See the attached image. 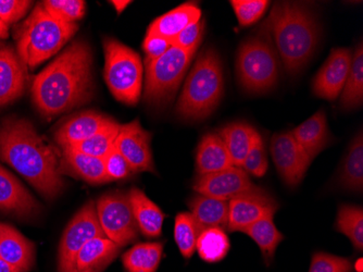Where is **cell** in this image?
Returning <instances> with one entry per match:
<instances>
[{"mask_svg":"<svg viewBox=\"0 0 363 272\" xmlns=\"http://www.w3.org/2000/svg\"><path fill=\"white\" fill-rule=\"evenodd\" d=\"M33 104L40 116L52 119L89 103L95 92L93 53L77 40L49 63L33 81Z\"/></svg>","mask_w":363,"mask_h":272,"instance_id":"6da1fadb","label":"cell"},{"mask_svg":"<svg viewBox=\"0 0 363 272\" xmlns=\"http://www.w3.org/2000/svg\"><path fill=\"white\" fill-rule=\"evenodd\" d=\"M0 161L47 200L56 198L65 187L61 154L26 119L10 116L0 120Z\"/></svg>","mask_w":363,"mask_h":272,"instance_id":"7a4b0ae2","label":"cell"},{"mask_svg":"<svg viewBox=\"0 0 363 272\" xmlns=\"http://www.w3.org/2000/svg\"><path fill=\"white\" fill-rule=\"evenodd\" d=\"M261 30L272 38L275 50L289 75L303 70L319 44V24L315 14L303 3H275Z\"/></svg>","mask_w":363,"mask_h":272,"instance_id":"3957f363","label":"cell"},{"mask_svg":"<svg viewBox=\"0 0 363 272\" xmlns=\"http://www.w3.org/2000/svg\"><path fill=\"white\" fill-rule=\"evenodd\" d=\"M223 93V67L219 54L214 48L203 49L187 75L177 112L186 120H203L216 110Z\"/></svg>","mask_w":363,"mask_h":272,"instance_id":"277c9868","label":"cell"},{"mask_svg":"<svg viewBox=\"0 0 363 272\" xmlns=\"http://www.w3.org/2000/svg\"><path fill=\"white\" fill-rule=\"evenodd\" d=\"M77 28V24L59 21L38 4L16 34V54L26 71L34 70L55 56L73 38Z\"/></svg>","mask_w":363,"mask_h":272,"instance_id":"5b68a950","label":"cell"},{"mask_svg":"<svg viewBox=\"0 0 363 272\" xmlns=\"http://www.w3.org/2000/svg\"><path fill=\"white\" fill-rule=\"evenodd\" d=\"M281 61L268 33L247 38L240 44L236 58V75L245 91L266 93L275 87Z\"/></svg>","mask_w":363,"mask_h":272,"instance_id":"8992f818","label":"cell"},{"mask_svg":"<svg viewBox=\"0 0 363 272\" xmlns=\"http://www.w3.org/2000/svg\"><path fill=\"white\" fill-rule=\"evenodd\" d=\"M104 77L116 99L128 106L138 103L143 87L142 59L133 49L116 38H104Z\"/></svg>","mask_w":363,"mask_h":272,"instance_id":"52a82bcc","label":"cell"},{"mask_svg":"<svg viewBox=\"0 0 363 272\" xmlns=\"http://www.w3.org/2000/svg\"><path fill=\"white\" fill-rule=\"evenodd\" d=\"M195 54L172 45L160 58L145 61V102L157 108L169 105L184 79Z\"/></svg>","mask_w":363,"mask_h":272,"instance_id":"ba28073f","label":"cell"},{"mask_svg":"<svg viewBox=\"0 0 363 272\" xmlns=\"http://www.w3.org/2000/svg\"><path fill=\"white\" fill-rule=\"evenodd\" d=\"M96 210L106 237L118 246L124 247L138 240L140 229L134 218L128 194L122 192L105 194L96 202Z\"/></svg>","mask_w":363,"mask_h":272,"instance_id":"9c48e42d","label":"cell"},{"mask_svg":"<svg viewBox=\"0 0 363 272\" xmlns=\"http://www.w3.org/2000/svg\"><path fill=\"white\" fill-rule=\"evenodd\" d=\"M106 237L98 220L96 204L91 200L71 219L61 237L58 254V272H74L77 254L89 241Z\"/></svg>","mask_w":363,"mask_h":272,"instance_id":"30bf717a","label":"cell"},{"mask_svg":"<svg viewBox=\"0 0 363 272\" xmlns=\"http://www.w3.org/2000/svg\"><path fill=\"white\" fill-rule=\"evenodd\" d=\"M279 207V202L268 191L256 186L228 200V230L242 232L260 219L274 216Z\"/></svg>","mask_w":363,"mask_h":272,"instance_id":"8fae6325","label":"cell"},{"mask_svg":"<svg viewBox=\"0 0 363 272\" xmlns=\"http://www.w3.org/2000/svg\"><path fill=\"white\" fill-rule=\"evenodd\" d=\"M271 156L277 173L289 187H297L303 181L312 161L291 132L277 133L271 138Z\"/></svg>","mask_w":363,"mask_h":272,"instance_id":"7c38bea8","label":"cell"},{"mask_svg":"<svg viewBox=\"0 0 363 272\" xmlns=\"http://www.w3.org/2000/svg\"><path fill=\"white\" fill-rule=\"evenodd\" d=\"M134 173H156L152 153V134L140 126V120L120 124L119 134L114 143Z\"/></svg>","mask_w":363,"mask_h":272,"instance_id":"4fadbf2b","label":"cell"},{"mask_svg":"<svg viewBox=\"0 0 363 272\" xmlns=\"http://www.w3.org/2000/svg\"><path fill=\"white\" fill-rule=\"evenodd\" d=\"M256 186L242 167L232 165L218 173L198 175L193 189L197 194L228 202L240 194L252 191Z\"/></svg>","mask_w":363,"mask_h":272,"instance_id":"5bb4252c","label":"cell"},{"mask_svg":"<svg viewBox=\"0 0 363 272\" xmlns=\"http://www.w3.org/2000/svg\"><path fill=\"white\" fill-rule=\"evenodd\" d=\"M352 58L350 48L332 49L331 54L312 82L313 94L328 102L337 99L347 80Z\"/></svg>","mask_w":363,"mask_h":272,"instance_id":"9a60e30c","label":"cell"},{"mask_svg":"<svg viewBox=\"0 0 363 272\" xmlns=\"http://www.w3.org/2000/svg\"><path fill=\"white\" fill-rule=\"evenodd\" d=\"M40 202L13 175L0 165V212L20 218H32L40 214Z\"/></svg>","mask_w":363,"mask_h":272,"instance_id":"2e32d148","label":"cell"},{"mask_svg":"<svg viewBox=\"0 0 363 272\" xmlns=\"http://www.w3.org/2000/svg\"><path fill=\"white\" fill-rule=\"evenodd\" d=\"M26 69L12 47H0V109L23 95Z\"/></svg>","mask_w":363,"mask_h":272,"instance_id":"e0dca14e","label":"cell"},{"mask_svg":"<svg viewBox=\"0 0 363 272\" xmlns=\"http://www.w3.org/2000/svg\"><path fill=\"white\" fill-rule=\"evenodd\" d=\"M111 120L98 112H81L68 119L55 131V141L61 149L69 148L91 138Z\"/></svg>","mask_w":363,"mask_h":272,"instance_id":"ac0fdd59","label":"cell"},{"mask_svg":"<svg viewBox=\"0 0 363 272\" xmlns=\"http://www.w3.org/2000/svg\"><path fill=\"white\" fill-rule=\"evenodd\" d=\"M0 259L20 272H28L35 261V245L13 227L0 224Z\"/></svg>","mask_w":363,"mask_h":272,"instance_id":"d6986e66","label":"cell"},{"mask_svg":"<svg viewBox=\"0 0 363 272\" xmlns=\"http://www.w3.org/2000/svg\"><path fill=\"white\" fill-rule=\"evenodd\" d=\"M61 173H71L74 177L91 184L110 182L104 159L84 154L72 148L62 149Z\"/></svg>","mask_w":363,"mask_h":272,"instance_id":"ffe728a7","label":"cell"},{"mask_svg":"<svg viewBox=\"0 0 363 272\" xmlns=\"http://www.w3.org/2000/svg\"><path fill=\"white\" fill-rule=\"evenodd\" d=\"M291 134L311 161L331 142V133L328 131L326 114L323 110L315 112L301 126L291 131Z\"/></svg>","mask_w":363,"mask_h":272,"instance_id":"44dd1931","label":"cell"},{"mask_svg":"<svg viewBox=\"0 0 363 272\" xmlns=\"http://www.w3.org/2000/svg\"><path fill=\"white\" fill-rule=\"evenodd\" d=\"M189 207L199 234L207 229H228V200L197 194L189 200Z\"/></svg>","mask_w":363,"mask_h":272,"instance_id":"7402d4cb","label":"cell"},{"mask_svg":"<svg viewBox=\"0 0 363 272\" xmlns=\"http://www.w3.org/2000/svg\"><path fill=\"white\" fill-rule=\"evenodd\" d=\"M201 20V10L195 4L187 3L159 16L148 26L147 36H156L172 40L182 31Z\"/></svg>","mask_w":363,"mask_h":272,"instance_id":"603a6c76","label":"cell"},{"mask_svg":"<svg viewBox=\"0 0 363 272\" xmlns=\"http://www.w3.org/2000/svg\"><path fill=\"white\" fill-rule=\"evenodd\" d=\"M120 249L107 237H95L77 254L74 272H101L119 255Z\"/></svg>","mask_w":363,"mask_h":272,"instance_id":"cb8c5ba5","label":"cell"},{"mask_svg":"<svg viewBox=\"0 0 363 272\" xmlns=\"http://www.w3.org/2000/svg\"><path fill=\"white\" fill-rule=\"evenodd\" d=\"M228 149L219 133H208L201 138L196 153V170L198 175L218 173L232 167Z\"/></svg>","mask_w":363,"mask_h":272,"instance_id":"d4e9b609","label":"cell"},{"mask_svg":"<svg viewBox=\"0 0 363 272\" xmlns=\"http://www.w3.org/2000/svg\"><path fill=\"white\" fill-rule=\"evenodd\" d=\"M128 198L140 232L146 237L160 236L164 220L162 210L138 187L128 192Z\"/></svg>","mask_w":363,"mask_h":272,"instance_id":"484cf974","label":"cell"},{"mask_svg":"<svg viewBox=\"0 0 363 272\" xmlns=\"http://www.w3.org/2000/svg\"><path fill=\"white\" fill-rule=\"evenodd\" d=\"M258 131L244 122H233L222 128L219 135L228 149L233 165L242 167Z\"/></svg>","mask_w":363,"mask_h":272,"instance_id":"4316f807","label":"cell"},{"mask_svg":"<svg viewBox=\"0 0 363 272\" xmlns=\"http://www.w3.org/2000/svg\"><path fill=\"white\" fill-rule=\"evenodd\" d=\"M162 254V243H140L124 254L122 261L128 272H156Z\"/></svg>","mask_w":363,"mask_h":272,"instance_id":"83f0119b","label":"cell"},{"mask_svg":"<svg viewBox=\"0 0 363 272\" xmlns=\"http://www.w3.org/2000/svg\"><path fill=\"white\" fill-rule=\"evenodd\" d=\"M273 217L274 216L264 217L242 231L248 236L252 237L258 245L262 253L263 259L268 266L274 259L275 251L279 243L284 240L282 233L275 227Z\"/></svg>","mask_w":363,"mask_h":272,"instance_id":"f1b7e54d","label":"cell"},{"mask_svg":"<svg viewBox=\"0 0 363 272\" xmlns=\"http://www.w3.org/2000/svg\"><path fill=\"white\" fill-rule=\"evenodd\" d=\"M340 184L346 190L361 193L363 189V135L352 140L342 163Z\"/></svg>","mask_w":363,"mask_h":272,"instance_id":"f546056e","label":"cell"},{"mask_svg":"<svg viewBox=\"0 0 363 272\" xmlns=\"http://www.w3.org/2000/svg\"><path fill=\"white\" fill-rule=\"evenodd\" d=\"M363 103V47L362 42L352 53L350 73L340 93V104L345 109H354Z\"/></svg>","mask_w":363,"mask_h":272,"instance_id":"4dcf8cb0","label":"cell"},{"mask_svg":"<svg viewBox=\"0 0 363 272\" xmlns=\"http://www.w3.org/2000/svg\"><path fill=\"white\" fill-rule=\"evenodd\" d=\"M230 247L228 234L221 229H207L203 231L196 243V251L201 259L211 263L225 259Z\"/></svg>","mask_w":363,"mask_h":272,"instance_id":"1f68e13d","label":"cell"},{"mask_svg":"<svg viewBox=\"0 0 363 272\" xmlns=\"http://www.w3.org/2000/svg\"><path fill=\"white\" fill-rule=\"evenodd\" d=\"M119 129L120 124L111 120V122L104 126L101 131H98L93 136L69 148L104 159L113 149L114 143L119 134Z\"/></svg>","mask_w":363,"mask_h":272,"instance_id":"d6a6232c","label":"cell"},{"mask_svg":"<svg viewBox=\"0 0 363 272\" xmlns=\"http://www.w3.org/2000/svg\"><path fill=\"white\" fill-rule=\"evenodd\" d=\"M336 230L350 239L357 251L363 249V210L361 206L342 205L336 218Z\"/></svg>","mask_w":363,"mask_h":272,"instance_id":"836d02e7","label":"cell"},{"mask_svg":"<svg viewBox=\"0 0 363 272\" xmlns=\"http://www.w3.org/2000/svg\"><path fill=\"white\" fill-rule=\"evenodd\" d=\"M199 231L191 212H179L175 218L174 239L179 253L184 259H189L196 251V243Z\"/></svg>","mask_w":363,"mask_h":272,"instance_id":"e575fe53","label":"cell"},{"mask_svg":"<svg viewBox=\"0 0 363 272\" xmlns=\"http://www.w3.org/2000/svg\"><path fill=\"white\" fill-rule=\"evenodd\" d=\"M40 4L50 16L65 23L77 24L86 11L83 0H45Z\"/></svg>","mask_w":363,"mask_h":272,"instance_id":"d590c367","label":"cell"},{"mask_svg":"<svg viewBox=\"0 0 363 272\" xmlns=\"http://www.w3.org/2000/svg\"><path fill=\"white\" fill-rule=\"evenodd\" d=\"M268 157H267L264 143H263L260 133L257 132L252 146L245 157L242 168L252 177L262 178L268 171Z\"/></svg>","mask_w":363,"mask_h":272,"instance_id":"8d00e7d4","label":"cell"},{"mask_svg":"<svg viewBox=\"0 0 363 272\" xmlns=\"http://www.w3.org/2000/svg\"><path fill=\"white\" fill-rule=\"evenodd\" d=\"M230 4L240 26H250L258 22L270 5L267 0H232Z\"/></svg>","mask_w":363,"mask_h":272,"instance_id":"74e56055","label":"cell"},{"mask_svg":"<svg viewBox=\"0 0 363 272\" xmlns=\"http://www.w3.org/2000/svg\"><path fill=\"white\" fill-rule=\"evenodd\" d=\"M350 259L328 253H315L311 259L309 272H352Z\"/></svg>","mask_w":363,"mask_h":272,"instance_id":"f35d334b","label":"cell"},{"mask_svg":"<svg viewBox=\"0 0 363 272\" xmlns=\"http://www.w3.org/2000/svg\"><path fill=\"white\" fill-rule=\"evenodd\" d=\"M203 32H205V22L199 20L182 31L172 40V45L186 52L196 53L203 40Z\"/></svg>","mask_w":363,"mask_h":272,"instance_id":"ab89813d","label":"cell"},{"mask_svg":"<svg viewBox=\"0 0 363 272\" xmlns=\"http://www.w3.org/2000/svg\"><path fill=\"white\" fill-rule=\"evenodd\" d=\"M104 163H105L106 173L110 181L124 180L134 173L133 169L116 147H113L109 154L104 158Z\"/></svg>","mask_w":363,"mask_h":272,"instance_id":"60d3db41","label":"cell"},{"mask_svg":"<svg viewBox=\"0 0 363 272\" xmlns=\"http://www.w3.org/2000/svg\"><path fill=\"white\" fill-rule=\"evenodd\" d=\"M33 1L26 0H0V19L9 28L28 13Z\"/></svg>","mask_w":363,"mask_h":272,"instance_id":"b9f144b4","label":"cell"},{"mask_svg":"<svg viewBox=\"0 0 363 272\" xmlns=\"http://www.w3.org/2000/svg\"><path fill=\"white\" fill-rule=\"evenodd\" d=\"M171 46L172 43L166 38L156 36H146L143 43V49L146 55L145 61H152L160 58L162 55L168 52Z\"/></svg>","mask_w":363,"mask_h":272,"instance_id":"7bdbcfd3","label":"cell"},{"mask_svg":"<svg viewBox=\"0 0 363 272\" xmlns=\"http://www.w3.org/2000/svg\"><path fill=\"white\" fill-rule=\"evenodd\" d=\"M110 4H112V6L117 10L118 14H120L132 3L128 1V0H113V1H110Z\"/></svg>","mask_w":363,"mask_h":272,"instance_id":"ee69618b","label":"cell"},{"mask_svg":"<svg viewBox=\"0 0 363 272\" xmlns=\"http://www.w3.org/2000/svg\"><path fill=\"white\" fill-rule=\"evenodd\" d=\"M9 36V28L4 23L3 20L0 19V45L5 42Z\"/></svg>","mask_w":363,"mask_h":272,"instance_id":"f6af8a7d","label":"cell"},{"mask_svg":"<svg viewBox=\"0 0 363 272\" xmlns=\"http://www.w3.org/2000/svg\"><path fill=\"white\" fill-rule=\"evenodd\" d=\"M0 272H20L19 270L16 269V268L12 267L11 265L7 263V261H4V259H0Z\"/></svg>","mask_w":363,"mask_h":272,"instance_id":"bcb514c9","label":"cell"}]
</instances>
